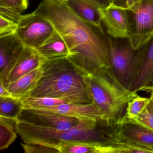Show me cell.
<instances>
[{
  "label": "cell",
  "instance_id": "6da1fadb",
  "mask_svg": "<svg viewBox=\"0 0 153 153\" xmlns=\"http://www.w3.org/2000/svg\"><path fill=\"white\" fill-rule=\"evenodd\" d=\"M34 12L51 22L63 37L70 51L67 57L80 75L112 68L111 39L102 26L83 20L57 0H43Z\"/></svg>",
  "mask_w": 153,
  "mask_h": 153
},
{
  "label": "cell",
  "instance_id": "7a4b0ae2",
  "mask_svg": "<svg viewBox=\"0 0 153 153\" xmlns=\"http://www.w3.org/2000/svg\"><path fill=\"white\" fill-rule=\"evenodd\" d=\"M42 69V75L30 96L57 98L70 103L93 102L84 76L67 56L48 59Z\"/></svg>",
  "mask_w": 153,
  "mask_h": 153
},
{
  "label": "cell",
  "instance_id": "3957f363",
  "mask_svg": "<svg viewBox=\"0 0 153 153\" xmlns=\"http://www.w3.org/2000/svg\"><path fill=\"white\" fill-rule=\"evenodd\" d=\"M83 76L93 102L103 114L105 126L114 128L120 124L126 114L128 103L139 96L137 92L123 85L112 68Z\"/></svg>",
  "mask_w": 153,
  "mask_h": 153
},
{
  "label": "cell",
  "instance_id": "277c9868",
  "mask_svg": "<svg viewBox=\"0 0 153 153\" xmlns=\"http://www.w3.org/2000/svg\"><path fill=\"white\" fill-rule=\"evenodd\" d=\"M98 122L94 119H81L78 125L67 129L45 128L19 123L16 130L24 143L40 144L58 149L57 146L62 142L100 141L97 139L103 140L102 131L96 130Z\"/></svg>",
  "mask_w": 153,
  "mask_h": 153
},
{
  "label": "cell",
  "instance_id": "5b68a950",
  "mask_svg": "<svg viewBox=\"0 0 153 153\" xmlns=\"http://www.w3.org/2000/svg\"><path fill=\"white\" fill-rule=\"evenodd\" d=\"M149 43L140 49L134 50L130 44L118 45L111 39L112 69L119 82L129 90L140 69Z\"/></svg>",
  "mask_w": 153,
  "mask_h": 153
},
{
  "label": "cell",
  "instance_id": "8992f818",
  "mask_svg": "<svg viewBox=\"0 0 153 153\" xmlns=\"http://www.w3.org/2000/svg\"><path fill=\"white\" fill-rule=\"evenodd\" d=\"M130 22L129 43L137 50L153 39V0H143L128 10Z\"/></svg>",
  "mask_w": 153,
  "mask_h": 153
},
{
  "label": "cell",
  "instance_id": "52a82bcc",
  "mask_svg": "<svg viewBox=\"0 0 153 153\" xmlns=\"http://www.w3.org/2000/svg\"><path fill=\"white\" fill-rule=\"evenodd\" d=\"M16 34L25 46L38 50L55 32L49 20L34 12L22 15Z\"/></svg>",
  "mask_w": 153,
  "mask_h": 153
},
{
  "label": "cell",
  "instance_id": "ba28073f",
  "mask_svg": "<svg viewBox=\"0 0 153 153\" xmlns=\"http://www.w3.org/2000/svg\"><path fill=\"white\" fill-rule=\"evenodd\" d=\"M81 119L62 115L48 110L23 108L17 117L19 123L58 129L75 127Z\"/></svg>",
  "mask_w": 153,
  "mask_h": 153
},
{
  "label": "cell",
  "instance_id": "9c48e42d",
  "mask_svg": "<svg viewBox=\"0 0 153 153\" xmlns=\"http://www.w3.org/2000/svg\"><path fill=\"white\" fill-rule=\"evenodd\" d=\"M25 48L15 33L0 36V82L7 88L10 74Z\"/></svg>",
  "mask_w": 153,
  "mask_h": 153
},
{
  "label": "cell",
  "instance_id": "30bf717a",
  "mask_svg": "<svg viewBox=\"0 0 153 153\" xmlns=\"http://www.w3.org/2000/svg\"><path fill=\"white\" fill-rule=\"evenodd\" d=\"M102 23L109 36L114 39H128L130 33V22L128 10L111 2L100 10Z\"/></svg>",
  "mask_w": 153,
  "mask_h": 153
},
{
  "label": "cell",
  "instance_id": "8fae6325",
  "mask_svg": "<svg viewBox=\"0 0 153 153\" xmlns=\"http://www.w3.org/2000/svg\"><path fill=\"white\" fill-rule=\"evenodd\" d=\"M112 133L116 137L126 142L153 150V131L131 123L117 125Z\"/></svg>",
  "mask_w": 153,
  "mask_h": 153
},
{
  "label": "cell",
  "instance_id": "7c38bea8",
  "mask_svg": "<svg viewBox=\"0 0 153 153\" xmlns=\"http://www.w3.org/2000/svg\"><path fill=\"white\" fill-rule=\"evenodd\" d=\"M111 0H67L66 6L83 20L97 26H102L100 10L107 7Z\"/></svg>",
  "mask_w": 153,
  "mask_h": 153
},
{
  "label": "cell",
  "instance_id": "4fadbf2b",
  "mask_svg": "<svg viewBox=\"0 0 153 153\" xmlns=\"http://www.w3.org/2000/svg\"><path fill=\"white\" fill-rule=\"evenodd\" d=\"M40 109L48 110L62 115L79 119H94L103 122L104 121L102 112L93 102L86 104L67 103Z\"/></svg>",
  "mask_w": 153,
  "mask_h": 153
},
{
  "label": "cell",
  "instance_id": "5bb4252c",
  "mask_svg": "<svg viewBox=\"0 0 153 153\" xmlns=\"http://www.w3.org/2000/svg\"><path fill=\"white\" fill-rule=\"evenodd\" d=\"M46 60L37 49L25 46L10 74L9 82H13L33 70L42 67Z\"/></svg>",
  "mask_w": 153,
  "mask_h": 153
},
{
  "label": "cell",
  "instance_id": "9a60e30c",
  "mask_svg": "<svg viewBox=\"0 0 153 153\" xmlns=\"http://www.w3.org/2000/svg\"><path fill=\"white\" fill-rule=\"evenodd\" d=\"M130 90L137 92L153 91V39L149 43L142 65Z\"/></svg>",
  "mask_w": 153,
  "mask_h": 153
},
{
  "label": "cell",
  "instance_id": "2e32d148",
  "mask_svg": "<svg viewBox=\"0 0 153 153\" xmlns=\"http://www.w3.org/2000/svg\"><path fill=\"white\" fill-rule=\"evenodd\" d=\"M42 73V67L35 69L10 83L8 90L15 98L21 99L28 96L36 86Z\"/></svg>",
  "mask_w": 153,
  "mask_h": 153
},
{
  "label": "cell",
  "instance_id": "e0dca14e",
  "mask_svg": "<svg viewBox=\"0 0 153 153\" xmlns=\"http://www.w3.org/2000/svg\"><path fill=\"white\" fill-rule=\"evenodd\" d=\"M105 141L100 146L98 153H153V150L134 145L116 137L111 132H106Z\"/></svg>",
  "mask_w": 153,
  "mask_h": 153
},
{
  "label": "cell",
  "instance_id": "ac0fdd59",
  "mask_svg": "<svg viewBox=\"0 0 153 153\" xmlns=\"http://www.w3.org/2000/svg\"><path fill=\"white\" fill-rule=\"evenodd\" d=\"M37 50L46 59L68 57L70 54L69 49L66 42L56 30Z\"/></svg>",
  "mask_w": 153,
  "mask_h": 153
},
{
  "label": "cell",
  "instance_id": "d6986e66",
  "mask_svg": "<svg viewBox=\"0 0 153 153\" xmlns=\"http://www.w3.org/2000/svg\"><path fill=\"white\" fill-rule=\"evenodd\" d=\"M19 123L17 118L0 116V149H7L16 140L17 136L16 127Z\"/></svg>",
  "mask_w": 153,
  "mask_h": 153
},
{
  "label": "cell",
  "instance_id": "ffe728a7",
  "mask_svg": "<svg viewBox=\"0 0 153 153\" xmlns=\"http://www.w3.org/2000/svg\"><path fill=\"white\" fill-rule=\"evenodd\" d=\"M102 142L98 141H67L59 144L60 153H98Z\"/></svg>",
  "mask_w": 153,
  "mask_h": 153
},
{
  "label": "cell",
  "instance_id": "44dd1931",
  "mask_svg": "<svg viewBox=\"0 0 153 153\" xmlns=\"http://www.w3.org/2000/svg\"><path fill=\"white\" fill-rule=\"evenodd\" d=\"M23 109L21 99L14 97H0V116L17 118Z\"/></svg>",
  "mask_w": 153,
  "mask_h": 153
},
{
  "label": "cell",
  "instance_id": "7402d4cb",
  "mask_svg": "<svg viewBox=\"0 0 153 153\" xmlns=\"http://www.w3.org/2000/svg\"><path fill=\"white\" fill-rule=\"evenodd\" d=\"M21 100L23 108L27 109H42L68 103L60 99L45 97H36L28 96Z\"/></svg>",
  "mask_w": 153,
  "mask_h": 153
},
{
  "label": "cell",
  "instance_id": "603a6c76",
  "mask_svg": "<svg viewBox=\"0 0 153 153\" xmlns=\"http://www.w3.org/2000/svg\"><path fill=\"white\" fill-rule=\"evenodd\" d=\"M125 123L139 124L153 131V105L150 99L146 108L137 117L134 119L123 120L120 124Z\"/></svg>",
  "mask_w": 153,
  "mask_h": 153
},
{
  "label": "cell",
  "instance_id": "cb8c5ba5",
  "mask_svg": "<svg viewBox=\"0 0 153 153\" xmlns=\"http://www.w3.org/2000/svg\"><path fill=\"white\" fill-rule=\"evenodd\" d=\"M149 101L150 98L140 97L139 96L129 102L126 108V114L122 121L125 119H134L137 117L146 108Z\"/></svg>",
  "mask_w": 153,
  "mask_h": 153
},
{
  "label": "cell",
  "instance_id": "d4e9b609",
  "mask_svg": "<svg viewBox=\"0 0 153 153\" xmlns=\"http://www.w3.org/2000/svg\"><path fill=\"white\" fill-rule=\"evenodd\" d=\"M20 145L25 153H60L58 149L49 146L32 143H20Z\"/></svg>",
  "mask_w": 153,
  "mask_h": 153
},
{
  "label": "cell",
  "instance_id": "484cf974",
  "mask_svg": "<svg viewBox=\"0 0 153 153\" xmlns=\"http://www.w3.org/2000/svg\"><path fill=\"white\" fill-rule=\"evenodd\" d=\"M28 0H0V7L22 14L28 7Z\"/></svg>",
  "mask_w": 153,
  "mask_h": 153
},
{
  "label": "cell",
  "instance_id": "4316f807",
  "mask_svg": "<svg viewBox=\"0 0 153 153\" xmlns=\"http://www.w3.org/2000/svg\"><path fill=\"white\" fill-rule=\"evenodd\" d=\"M17 27V23L0 16V36L14 33Z\"/></svg>",
  "mask_w": 153,
  "mask_h": 153
},
{
  "label": "cell",
  "instance_id": "83f0119b",
  "mask_svg": "<svg viewBox=\"0 0 153 153\" xmlns=\"http://www.w3.org/2000/svg\"><path fill=\"white\" fill-rule=\"evenodd\" d=\"M0 16L18 23L21 19L22 15L13 10L0 7Z\"/></svg>",
  "mask_w": 153,
  "mask_h": 153
},
{
  "label": "cell",
  "instance_id": "f1b7e54d",
  "mask_svg": "<svg viewBox=\"0 0 153 153\" xmlns=\"http://www.w3.org/2000/svg\"><path fill=\"white\" fill-rule=\"evenodd\" d=\"M0 97H13L9 92L7 88H6L3 84L0 82Z\"/></svg>",
  "mask_w": 153,
  "mask_h": 153
},
{
  "label": "cell",
  "instance_id": "f546056e",
  "mask_svg": "<svg viewBox=\"0 0 153 153\" xmlns=\"http://www.w3.org/2000/svg\"><path fill=\"white\" fill-rule=\"evenodd\" d=\"M111 1L112 3L117 7L125 9L127 8V0H111Z\"/></svg>",
  "mask_w": 153,
  "mask_h": 153
},
{
  "label": "cell",
  "instance_id": "4dcf8cb0",
  "mask_svg": "<svg viewBox=\"0 0 153 153\" xmlns=\"http://www.w3.org/2000/svg\"><path fill=\"white\" fill-rule=\"evenodd\" d=\"M143 0H127V8L126 10L130 9L140 3Z\"/></svg>",
  "mask_w": 153,
  "mask_h": 153
},
{
  "label": "cell",
  "instance_id": "1f68e13d",
  "mask_svg": "<svg viewBox=\"0 0 153 153\" xmlns=\"http://www.w3.org/2000/svg\"><path fill=\"white\" fill-rule=\"evenodd\" d=\"M149 98H150V101H151V102L153 105V91L151 92V95H150Z\"/></svg>",
  "mask_w": 153,
  "mask_h": 153
},
{
  "label": "cell",
  "instance_id": "d6a6232c",
  "mask_svg": "<svg viewBox=\"0 0 153 153\" xmlns=\"http://www.w3.org/2000/svg\"><path fill=\"white\" fill-rule=\"evenodd\" d=\"M57 1H61V2H65L67 0H57Z\"/></svg>",
  "mask_w": 153,
  "mask_h": 153
}]
</instances>
